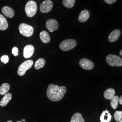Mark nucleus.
<instances>
[{"mask_svg":"<svg viewBox=\"0 0 122 122\" xmlns=\"http://www.w3.org/2000/svg\"><path fill=\"white\" fill-rule=\"evenodd\" d=\"M66 92V87L59 86L53 84H50L47 90V96L50 100L52 101H58L61 100Z\"/></svg>","mask_w":122,"mask_h":122,"instance_id":"1","label":"nucleus"},{"mask_svg":"<svg viewBox=\"0 0 122 122\" xmlns=\"http://www.w3.org/2000/svg\"><path fill=\"white\" fill-rule=\"evenodd\" d=\"M37 5L35 1L30 0L25 6V11L28 17H33L37 12Z\"/></svg>","mask_w":122,"mask_h":122,"instance_id":"2","label":"nucleus"},{"mask_svg":"<svg viewBox=\"0 0 122 122\" xmlns=\"http://www.w3.org/2000/svg\"><path fill=\"white\" fill-rule=\"evenodd\" d=\"M107 63L112 66H121L122 65V59L121 57L116 55L109 54L106 58Z\"/></svg>","mask_w":122,"mask_h":122,"instance_id":"3","label":"nucleus"},{"mask_svg":"<svg viewBox=\"0 0 122 122\" xmlns=\"http://www.w3.org/2000/svg\"><path fill=\"white\" fill-rule=\"evenodd\" d=\"M19 30L22 35L26 37H30L33 35L34 29L32 26L25 23H22L19 25Z\"/></svg>","mask_w":122,"mask_h":122,"instance_id":"4","label":"nucleus"},{"mask_svg":"<svg viewBox=\"0 0 122 122\" xmlns=\"http://www.w3.org/2000/svg\"><path fill=\"white\" fill-rule=\"evenodd\" d=\"M76 44V42L74 39H66L61 42L59 45V48L62 51H68L74 48Z\"/></svg>","mask_w":122,"mask_h":122,"instance_id":"5","label":"nucleus"},{"mask_svg":"<svg viewBox=\"0 0 122 122\" xmlns=\"http://www.w3.org/2000/svg\"><path fill=\"white\" fill-rule=\"evenodd\" d=\"M33 61L31 60H28L23 62L19 66L18 69V74L20 76H23L25 74L26 71L30 69L33 65Z\"/></svg>","mask_w":122,"mask_h":122,"instance_id":"6","label":"nucleus"},{"mask_svg":"<svg viewBox=\"0 0 122 122\" xmlns=\"http://www.w3.org/2000/svg\"><path fill=\"white\" fill-rule=\"evenodd\" d=\"M53 7V3L51 0H45L40 6V10L42 13H48Z\"/></svg>","mask_w":122,"mask_h":122,"instance_id":"7","label":"nucleus"},{"mask_svg":"<svg viewBox=\"0 0 122 122\" xmlns=\"http://www.w3.org/2000/svg\"><path fill=\"white\" fill-rule=\"evenodd\" d=\"M79 64L85 70H91L94 67V63L92 61L86 58H83L81 59L79 62Z\"/></svg>","mask_w":122,"mask_h":122,"instance_id":"8","label":"nucleus"},{"mask_svg":"<svg viewBox=\"0 0 122 122\" xmlns=\"http://www.w3.org/2000/svg\"><path fill=\"white\" fill-rule=\"evenodd\" d=\"M46 26L50 32L57 30L58 29V24L57 20L54 19H49L46 22Z\"/></svg>","mask_w":122,"mask_h":122,"instance_id":"9","label":"nucleus"},{"mask_svg":"<svg viewBox=\"0 0 122 122\" xmlns=\"http://www.w3.org/2000/svg\"><path fill=\"white\" fill-rule=\"evenodd\" d=\"M35 52V48L32 45H27L25 47L23 51V56L25 58H28L30 57Z\"/></svg>","mask_w":122,"mask_h":122,"instance_id":"10","label":"nucleus"},{"mask_svg":"<svg viewBox=\"0 0 122 122\" xmlns=\"http://www.w3.org/2000/svg\"><path fill=\"white\" fill-rule=\"evenodd\" d=\"M120 34L121 32L119 30H115L113 31L109 36V41L111 43H113L116 41L119 38Z\"/></svg>","mask_w":122,"mask_h":122,"instance_id":"11","label":"nucleus"},{"mask_svg":"<svg viewBox=\"0 0 122 122\" xmlns=\"http://www.w3.org/2000/svg\"><path fill=\"white\" fill-rule=\"evenodd\" d=\"M2 13L5 15L8 18L13 17L15 15V12L13 9L7 6H5L3 7L1 9Z\"/></svg>","mask_w":122,"mask_h":122,"instance_id":"12","label":"nucleus"},{"mask_svg":"<svg viewBox=\"0 0 122 122\" xmlns=\"http://www.w3.org/2000/svg\"><path fill=\"white\" fill-rule=\"evenodd\" d=\"M90 16V14L88 10H82L79 15V21L81 23L86 22L89 19Z\"/></svg>","mask_w":122,"mask_h":122,"instance_id":"13","label":"nucleus"},{"mask_svg":"<svg viewBox=\"0 0 122 122\" xmlns=\"http://www.w3.org/2000/svg\"><path fill=\"white\" fill-rule=\"evenodd\" d=\"M112 116L109 113V111L106 109L101 113L100 117L101 122H109L111 121Z\"/></svg>","mask_w":122,"mask_h":122,"instance_id":"14","label":"nucleus"},{"mask_svg":"<svg viewBox=\"0 0 122 122\" xmlns=\"http://www.w3.org/2000/svg\"><path fill=\"white\" fill-rule=\"evenodd\" d=\"M12 98V94L10 93H7L5 94L2 100L0 101V106L5 107L7 105L9 101L11 100Z\"/></svg>","mask_w":122,"mask_h":122,"instance_id":"15","label":"nucleus"},{"mask_svg":"<svg viewBox=\"0 0 122 122\" xmlns=\"http://www.w3.org/2000/svg\"><path fill=\"white\" fill-rule=\"evenodd\" d=\"M40 39L44 44H48L50 41L49 35L45 31H43L40 33Z\"/></svg>","mask_w":122,"mask_h":122,"instance_id":"16","label":"nucleus"},{"mask_svg":"<svg viewBox=\"0 0 122 122\" xmlns=\"http://www.w3.org/2000/svg\"><path fill=\"white\" fill-rule=\"evenodd\" d=\"M8 27V24L6 18L3 15L0 14V30H6Z\"/></svg>","mask_w":122,"mask_h":122,"instance_id":"17","label":"nucleus"},{"mask_svg":"<svg viewBox=\"0 0 122 122\" xmlns=\"http://www.w3.org/2000/svg\"><path fill=\"white\" fill-rule=\"evenodd\" d=\"M115 92L113 88H109L106 90L104 93V97L107 100H111L114 96Z\"/></svg>","mask_w":122,"mask_h":122,"instance_id":"18","label":"nucleus"},{"mask_svg":"<svg viewBox=\"0 0 122 122\" xmlns=\"http://www.w3.org/2000/svg\"><path fill=\"white\" fill-rule=\"evenodd\" d=\"M71 122H85V120L81 113H76L72 116Z\"/></svg>","mask_w":122,"mask_h":122,"instance_id":"19","label":"nucleus"},{"mask_svg":"<svg viewBox=\"0 0 122 122\" xmlns=\"http://www.w3.org/2000/svg\"><path fill=\"white\" fill-rule=\"evenodd\" d=\"M10 89L9 84L6 83L2 84L0 86V95H5L7 94Z\"/></svg>","mask_w":122,"mask_h":122,"instance_id":"20","label":"nucleus"},{"mask_svg":"<svg viewBox=\"0 0 122 122\" xmlns=\"http://www.w3.org/2000/svg\"><path fill=\"white\" fill-rule=\"evenodd\" d=\"M45 64V61L43 58H39L35 62V68L36 70H39L43 67Z\"/></svg>","mask_w":122,"mask_h":122,"instance_id":"21","label":"nucleus"},{"mask_svg":"<svg viewBox=\"0 0 122 122\" xmlns=\"http://www.w3.org/2000/svg\"><path fill=\"white\" fill-rule=\"evenodd\" d=\"M76 2V0H63L62 4L67 8H71L73 7Z\"/></svg>","mask_w":122,"mask_h":122,"instance_id":"22","label":"nucleus"},{"mask_svg":"<svg viewBox=\"0 0 122 122\" xmlns=\"http://www.w3.org/2000/svg\"><path fill=\"white\" fill-rule=\"evenodd\" d=\"M118 99L119 97L116 96H113V98L111 100L110 102V105L113 109H116L117 108L118 103Z\"/></svg>","mask_w":122,"mask_h":122,"instance_id":"23","label":"nucleus"},{"mask_svg":"<svg viewBox=\"0 0 122 122\" xmlns=\"http://www.w3.org/2000/svg\"><path fill=\"white\" fill-rule=\"evenodd\" d=\"M113 118L117 122H118L122 120V112L121 111H116L113 115Z\"/></svg>","mask_w":122,"mask_h":122,"instance_id":"24","label":"nucleus"},{"mask_svg":"<svg viewBox=\"0 0 122 122\" xmlns=\"http://www.w3.org/2000/svg\"><path fill=\"white\" fill-rule=\"evenodd\" d=\"M1 61L4 64H6L9 61V57L7 55H3L0 58Z\"/></svg>","mask_w":122,"mask_h":122,"instance_id":"25","label":"nucleus"},{"mask_svg":"<svg viewBox=\"0 0 122 122\" xmlns=\"http://www.w3.org/2000/svg\"><path fill=\"white\" fill-rule=\"evenodd\" d=\"M12 53L15 56H17L19 55L18 49L17 47H14L12 49Z\"/></svg>","mask_w":122,"mask_h":122,"instance_id":"26","label":"nucleus"},{"mask_svg":"<svg viewBox=\"0 0 122 122\" xmlns=\"http://www.w3.org/2000/svg\"><path fill=\"white\" fill-rule=\"evenodd\" d=\"M104 0L105 1V2L109 5L112 4L117 1V0Z\"/></svg>","mask_w":122,"mask_h":122,"instance_id":"27","label":"nucleus"},{"mask_svg":"<svg viewBox=\"0 0 122 122\" xmlns=\"http://www.w3.org/2000/svg\"><path fill=\"white\" fill-rule=\"evenodd\" d=\"M122 96H120V98H119L118 99V102L120 103V105H122Z\"/></svg>","mask_w":122,"mask_h":122,"instance_id":"28","label":"nucleus"},{"mask_svg":"<svg viewBox=\"0 0 122 122\" xmlns=\"http://www.w3.org/2000/svg\"><path fill=\"white\" fill-rule=\"evenodd\" d=\"M122 50H120V52H119V54L121 55V56H122Z\"/></svg>","mask_w":122,"mask_h":122,"instance_id":"29","label":"nucleus"},{"mask_svg":"<svg viewBox=\"0 0 122 122\" xmlns=\"http://www.w3.org/2000/svg\"><path fill=\"white\" fill-rule=\"evenodd\" d=\"M25 119H22V122H25Z\"/></svg>","mask_w":122,"mask_h":122,"instance_id":"30","label":"nucleus"},{"mask_svg":"<svg viewBox=\"0 0 122 122\" xmlns=\"http://www.w3.org/2000/svg\"><path fill=\"white\" fill-rule=\"evenodd\" d=\"M7 122H13L12 121H11V120H9V121H8Z\"/></svg>","mask_w":122,"mask_h":122,"instance_id":"31","label":"nucleus"},{"mask_svg":"<svg viewBox=\"0 0 122 122\" xmlns=\"http://www.w3.org/2000/svg\"><path fill=\"white\" fill-rule=\"evenodd\" d=\"M118 122H122V120H120V121H118Z\"/></svg>","mask_w":122,"mask_h":122,"instance_id":"32","label":"nucleus"},{"mask_svg":"<svg viewBox=\"0 0 122 122\" xmlns=\"http://www.w3.org/2000/svg\"><path fill=\"white\" fill-rule=\"evenodd\" d=\"M22 122V121H17V122Z\"/></svg>","mask_w":122,"mask_h":122,"instance_id":"33","label":"nucleus"}]
</instances>
